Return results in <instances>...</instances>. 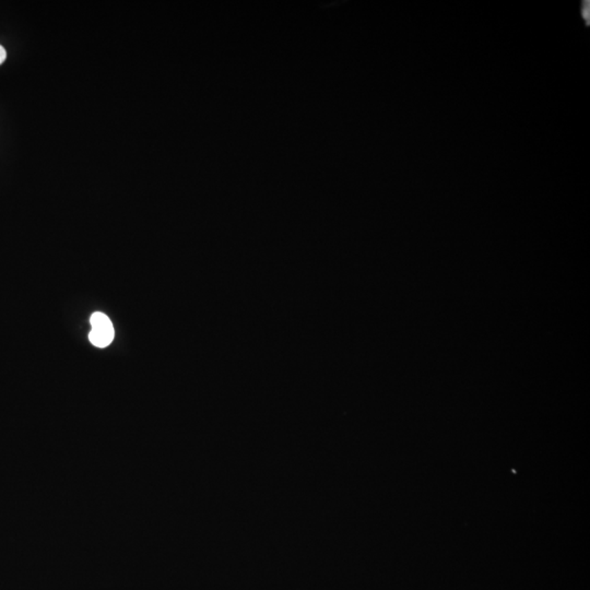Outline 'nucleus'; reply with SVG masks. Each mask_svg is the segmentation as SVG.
I'll return each mask as SVG.
<instances>
[{"label": "nucleus", "instance_id": "nucleus-1", "mask_svg": "<svg viewBox=\"0 0 590 590\" xmlns=\"http://www.w3.org/2000/svg\"><path fill=\"white\" fill-rule=\"evenodd\" d=\"M92 329L89 333L91 344L98 348H105L114 339V328L107 315L103 313H94L91 316Z\"/></svg>", "mask_w": 590, "mask_h": 590}, {"label": "nucleus", "instance_id": "nucleus-2", "mask_svg": "<svg viewBox=\"0 0 590 590\" xmlns=\"http://www.w3.org/2000/svg\"><path fill=\"white\" fill-rule=\"evenodd\" d=\"M6 58H7V52H6L5 48L0 45V65L5 62Z\"/></svg>", "mask_w": 590, "mask_h": 590}]
</instances>
